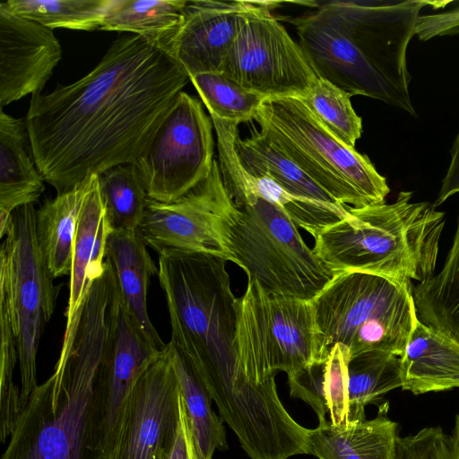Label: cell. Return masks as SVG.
Instances as JSON below:
<instances>
[{
	"instance_id": "cell-1",
	"label": "cell",
	"mask_w": 459,
	"mask_h": 459,
	"mask_svg": "<svg viewBox=\"0 0 459 459\" xmlns=\"http://www.w3.org/2000/svg\"><path fill=\"white\" fill-rule=\"evenodd\" d=\"M189 82L164 48L131 34L78 81L31 95L25 121L44 180L60 194L134 163Z\"/></svg>"
},
{
	"instance_id": "cell-2",
	"label": "cell",
	"mask_w": 459,
	"mask_h": 459,
	"mask_svg": "<svg viewBox=\"0 0 459 459\" xmlns=\"http://www.w3.org/2000/svg\"><path fill=\"white\" fill-rule=\"evenodd\" d=\"M121 295L107 265L93 282L72 348L21 410L1 459H106V371Z\"/></svg>"
},
{
	"instance_id": "cell-3",
	"label": "cell",
	"mask_w": 459,
	"mask_h": 459,
	"mask_svg": "<svg viewBox=\"0 0 459 459\" xmlns=\"http://www.w3.org/2000/svg\"><path fill=\"white\" fill-rule=\"evenodd\" d=\"M432 2L330 1L289 19L319 79L417 117L407 49L420 12Z\"/></svg>"
},
{
	"instance_id": "cell-4",
	"label": "cell",
	"mask_w": 459,
	"mask_h": 459,
	"mask_svg": "<svg viewBox=\"0 0 459 459\" xmlns=\"http://www.w3.org/2000/svg\"><path fill=\"white\" fill-rule=\"evenodd\" d=\"M399 192L392 203L350 207L342 221L320 231L314 252L336 273L358 272L413 285L436 273L445 212Z\"/></svg>"
},
{
	"instance_id": "cell-5",
	"label": "cell",
	"mask_w": 459,
	"mask_h": 459,
	"mask_svg": "<svg viewBox=\"0 0 459 459\" xmlns=\"http://www.w3.org/2000/svg\"><path fill=\"white\" fill-rule=\"evenodd\" d=\"M225 188L229 197L217 224L225 259L268 292L313 300L336 273L307 247L283 210L247 189Z\"/></svg>"
},
{
	"instance_id": "cell-6",
	"label": "cell",
	"mask_w": 459,
	"mask_h": 459,
	"mask_svg": "<svg viewBox=\"0 0 459 459\" xmlns=\"http://www.w3.org/2000/svg\"><path fill=\"white\" fill-rule=\"evenodd\" d=\"M227 260L194 252L159 255L160 285L171 326L170 341L194 363L204 385L239 367L236 302Z\"/></svg>"
},
{
	"instance_id": "cell-7",
	"label": "cell",
	"mask_w": 459,
	"mask_h": 459,
	"mask_svg": "<svg viewBox=\"0 0 459 459\" xmlns=\"http://www.w3.org/2000/svg\"><path fill=\"white\" fill-rule=\"evenodd\" d=\"M413 286L364 273H336L312 300L316 363L337 343L351 358L371 351L402 356L419 320Z\"/></svg>"
},
{
	"instance_id": "cell-8",
	"label": "cell",
	"mask_w": 459,
	"mask_h": 459,
	"mask_svg": "<svg viewBox=\"0 0 459 459\" xmlns=\"http://www.w3.org/2000/svg\"><path fill=\"white\" fill-rule=\"evenodd\" d=\"M254 120L259 132L339 204L360 208L385 203L386 178L366 154L329 132L299 98H268Z\"/></svg>"
},
{
	"instance_id": "cell-9",
	"label": "cell",
	"mask_w": 459,
	"mask_h": 459,
	"mask_svg": "<svg viewBox=\"0 0 459 459\" xmlns=\"http://www.w3.org/2000/svg\"><path fill=\"white\" fill-rule=\"evenodd\" d=\"M36 214L33 204L18 208L0 235V302L7 308L17 343L21 410L38 385L39 344L60 289L38 241Z\"/></svg>"
},
{
	"instance_id": "cell-10",
	"label": "cell",
	"mask_w": 459,
	"mask_h": 459,
	"mask_svg": "<svg viewBox=\"0 0 459 459\" xmlns=\"http://www.w3.org/2000/svg\"><path fill=\"white\" fill-rule=\"evenodd\" d=\"M235 344L240 368L256 384L278 371L290 377L316 363L312 300L271 293L247 281L236 302Z\"/></svg>"
},
{
	"instance_id": "cell-11",
	"label": "cell",
	"mask_w": 459,
	"mask_h": 459,
	"mask_svg": "<svg viewBox=\"0 0 459 459\" xmlns=\"http://www.w3.org/2000/svg\"><path fill=\"white\" fill-rule=\"evenodd\" d=\"M212 124L200 100L179 92L132 163L150 199L172 202L210 176L215 161Z\"/></svg>"
},
{
	"instance_id": "cell-12",
	"label": "cell",
	"mask_w": 459,
	"mask_h": 459,
	"mask_svg": "<svg viewBox=\"0 0 459 459\" xmlns=\"http://www.w3.org/2000/svg\"><path fill=\"white\" fill-rule=\"evenodd\" d=\"M277 4L250 1L220 73L267 99L303 98L318 77L272 13Z\"/></svg>"
},
{
	"instance_id": "cell-13",
	"label": "cell",
	"mask_w": 459,
	"mask_h": 459,
	"mask_svg": "<svg viewBox=\"0 0 459 459\" xmlns=\"http://www.w3.org/2000/svg\"><path fill=\"white\" fill-rule=\"evenodd\" d=\"M180 401L167 343L132 389L107 459H168L178 427Z\"/></svg>"
},
{
	"instance_id": "cell-14",
	"label": "cell",
	"mask_w": 459,
	"mask_h": 459,
	"mask_svg": "<svg viewBox=\"0 0 459 459\" xmlns=\"http://www.w3.org/2000/svg\"><path fill=\"white\" fill-rule=\"evenodd\" d=\"M228 197L215 160L210 176L177 200L162 203L149 198L141 234L159 255L194 252L224 257L217 224Z\"/></svg>"
},
{
	"instance_id": "cell-15",
	"label": "cell",
	"mask_w": 459,
	"mask_h": 459,
	"mask_svg": "<svg viewBox=\"0 0 459 459\" xmlns=\"http://www.w3.org/2000/svg\"><path fill=\"white\" fill-rule=\"evenodd\" d=\"M62 57L53 30L0 3V107L41 93Z\"/></svg>"
},
{
	"instance_id": "cell-16",
	"label": "cell",
	"mask_w": 459,
	"mask_h": 459,
	"mask_svg": "<svg viewBox=\"0 0 459 459\" xmlns=\"http://www.w3.org/2000/svg\"><path fill=\"white\" fill-rule=\"evenodd\" d=\"M250 1L187 0L183 20L160 47L190 76L220 73Z\"/></svg>"
},
{
	"instance_id": "cell-17",
	"label": "cell",
	"mask_w": 459,
	"mask_h": 459,
	"mask_svg": "<svg viewBox=\"0 0 459 459\" xmlns=\"http://www.w3.org/2000/svg\"><path fill=\"white\" fill-rule=\"evenodd\" d=\"M109 229L100 191L99 178L89 192L77 228L70 273V289L63 343L58 359L69 353L82 307L94 281L106 267V247Z\"/></svg>"
},
{
	"instance_id": "cell-18",
	"label": "cell",
	"mask_w": 459,
	"mask_h": 459,
	"mask_svg": "<svg viewBox=\"0 0 459 459\" xmlns=\"http://www.w3.org/2000/svg\"><path fill=\"white\" fill-rule=\"evenodd\" d=\"M163 351L149 340L121 299L105 380L106 455L132 389L143 371Z\"/></svg>"
},
{
	"instance_id": "cell-19",
	"label": "cell",
	"mask_w": 459,
	"mask_h": 459,
	"mask_svg": "<svg viewBox=\"0 0 459 459\" xmlns=\"http://www.w3.org/2000/svg\"><path fill=\"white\" fill-rule=\"evenodd\" d=\"M402 389L413 394L459 387V341L420 320L400 356Z\"/></svg>"
},
{
	"instance_id": "cell-20",
	"label": "cell",
	"mask_w": 459,
	"mask_h": 459,
	"mask_svg": "<svg viewBox=\"0 0 459 459\" xmlns=\"http://www.w3.org/2000/svg\"><path fill=\"white\" fill-rule=\"evenodd\" d=\"M25 118L0 111V235L13 212L34 204L44 192V178L27 152Z\"/></svg>"
},
{
	"instance_id": "cell-21",
	"label": "cell",
	"mask_w": 459,
	"mask_h": 459,
	"mask_svg": "<svg viewBox=\"0 0 459 459\" xmlns=\"http://www.w3.org/2000/svg\"><path fill=\"white\" fill-rule=\"evenodd\" d=\"M141 234L133 231L109 232L106 260L114 270L122 301L133 315L149 340L160 351L167 347L153 326L147 310L149 281L157 274L153 263Z\"/></svg>"
},
{
	"instance_id": "cell-22",
	"label": "cell",
	"mask_w": 459,
	"mask_h": 459,
	"mask_svg": "<svg viewBox=\"0 0 459 459\" xmlns=\"http://www.w3.org/2000/svg\"><path fill=\"white\" fill-rule=\"evenodd\" d=\"M397 423L379 411L372 420L333 426L329 420L309 429L307 455L318 459H394Z\"/></svg>"
},
{
	"instance_id": "cell-23",
	"label": "cell",
	"mask_w": 459,
	"mask_h": 459,
	"mask_svg": "<svg viewBox=\"0 0 459 459\" xmlns=\"http://www.w3.org/2000/svg\"><path fill=\"white\" fill-rule=\"evenodd\" d=\"M238 157L247 172L274 181L290 195L342 217L349 213V206L339 204L317 185L291 160L281 153L259 132L252 129L250 136L236 137Z\"/></svg>"
},
{
	"instance_id": "cell-24",
	"label": "cell",
	"mask_w": 459,
	"mask_h": 459,
	"mask_svg": "<svg viewBox=\"0 0 459 459\" xmlns=\"http://www.w3.org/2000/svg\"><path fill=\"white\" fill-rule=\"evenodd\" d=\"M98 178L91 175L37 210L38 241L54 278L70 275L82 206Z\"/></svg>"
},
{
	"instance_id": "cell-25",
	"label": "cell",
	"mask_w": 459,
	"mask_h": 459,
	"mask_svg": "<svg viewBox=\"0 0 459 459\" xmlns=\"http://www.w3.org/2000/svg\"><path fill=\"white\" fill-rule=\"evenodd\" d=\"M168 350L186 411L198 459H212L228 449L223 420L212 408V398L187 354L169 341Z\"/></svg>"
},
{
	"instance_id": "cell-26",
	"label": "cell",
	"mask_w": 459,
	"mask_h": 459,
	"mask_svg": "<svg viewBox=\"0 0 459 459\" xmlns=\"http://www.w3.org/2000/svg\"><path fill=\"white\" fill-rule=\"evenodd\" d=\"M412 293L418 319L459 341V215L444 264Z\"/></svg>"
},
{
	"instance_id": "cell-27",
	"label": "cell",
	"mask_w": 459,
	"mask_h": 459,
	"mask_svg": "<svg viewBox=\"0 0 459 459\" xmlns=\"http://www.w3.org/2000/svg\"><path fill=\"white\" fill-rule=\"evenodd\" d=\"M187 0H111L100 30L130 32L161 45L183 20Z\"/></svg>"
},
{
	"instance_id": "cell-28",
	"label": "cell",
	"mask_w": 459,
	"mask_h": 459,
	"mask_svg": "<svg viewBox=\"0 0 459 459\" xmlns=\"http://www.w3.org/2000/svg\"><path fill=\"white\" fill-rule=\"evenodd\" d=\"M402 385L400 357L385 351H371L350 358L349 421L365 420L367 405L377 404L385 394Z\"/></svg>"
},
{
	"instance_id": "cell-29",
	"label": "cell",
	"mask_w": 459,
	"mask_h": 459,
	"mask_svg": "<svg viewBox=\"0 0 459 459\" xmlns=\"http://www.w3.org/2000/svg\"><path fill=\"white\" fill-rule=\"evenodd\" d=\"M98 176L109 232L140 229L149 197L134 165H118Z\"/></svg>"
},
{
	"instance_id": "cell-30",
	"label": "cell",
	"mask_w": 459,
	"mask_h": 459,
	"mask_svg": "<svg viewBox=\"0 0 459 459\" xmlns=\"http://www.w3.org/2000/svg\"><path fill=\"white\" fill-rule=\"evenodd\" d=\"M111 0H7L13 13L49 29L100 30Z\"/></svg>"
},
{
	"instance_id": "cell-31",
	"label": "cell",
	"mask_w": 459,
	"mask_h": 459,
	"mask_svg": "<svg viewBox=\"0 0 459 459\" xmlns=\"http://www.w3.org/2000/svg\"><path fill=\"white\" fill-rule=\"evenodd\" d=\"M211 118L240 124L254 120L266 97L247 90L222 73L190 76Z\"/></svg>"
},
{
	"instance_id": "cell-32",
	"label": "cell",
	"mask_w": 459,
	"mask_h": 459,
	"mask_svg": "<svg viewBox=\"0 0 459 459\" xmlns=\"http://www.w3.org/2000/svg\"><path fill=\"white\" fill-rule=\"evenodd\" d=\"M299 99L329 132L349 147L355 148L362 134V119L353 109L348 93L318 78Z\"/></svg>"
},
{
	"instance_id": "cell-33",
	"label": "cell",
	"mask_w": 459,
	"mask_h": 459,
	"mask_svg": "<svg viewBox=\"0 0 459 459\" xmlns=\"http://www.w3.org/2000/svg\"><path fill=\"white\" fill-rule=\"evenodd\" d=\"M0 439L4 443L11 436L21 411V390L13 382V372L19 363L14 333L4 304L0 302Z\"/></svg>"
},
{
	"instance_id": "cell-34",
	"label": "cell",
	"mask_w": 459,
	"mask_h": 459,
	"mask_svg": "<svg viewBox=\"0 0 459 459\" xmlns=\"http://www.w3.org/2000/svg\"><path fill=\"white\" fill-rule=\"evenodd\" d=\"M394 459H459V414L451 435L429 427L414 435L398 437Z\"/></svg>"
},
{
	"instance_id": "cell-35",
	"label": "cell",
	"mask_w": 459,
	"mask_h": 459,
	"mask_svg": "<svg viewBox=\"0 0 459 459\" xmlns=\"http://www.w3.org/2000/svg\"><path fill=\"white\" fill-rule=\"evenodd\" d=\"M350 351L342 344H335L322 363L325 394L330 422L343 426L349 422L348 364Z\"/></svg>"
},
{
	"instance_id": "cell-36",
	"label": "cell",
	"mask_w": 459,
	"mask_h": 459,
	"mask_svg": "<svg viewBox=\"0 0 459 459\" xmlns=\"http://www.w3.org/2000/svg\"><path fill=\"white\" fill-rule=\"evenodd\" d=\"M168 459H198L182 396L180 401L178 427Z\"/></svg>"
},
{
	"instance_id": "cell-37",
	"label": "cell",
	"mask_w": 459,
	"mask_h": 459,
	"mask_svg": "<svg viewBox=\"0 0 459 459\" xmlns=\"http://www.w3.org/2000/svg\"><path fill=\"white\" fill-rule=\"evenodd\" d=\"M456 194H459V131L453 141L450 162L433 205L437 208Z\"/></svg>"
}]
</instances>
